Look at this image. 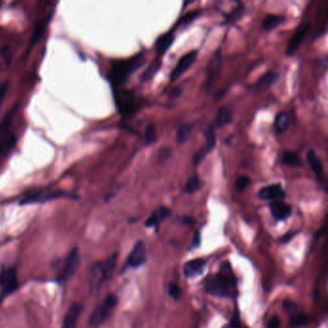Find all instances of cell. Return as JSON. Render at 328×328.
Here are the masks:
<instances>
[{"label":"cell","instance_id":"ba28073f","mask_svg":"<svg viewBox=\"0 0 328 328\" xmlns=\"http://www.w3.org/2000/svg\"><path fill=\"white\" fill-rule=\"evenodd\" d=\"M1 297L4 298L16 292L18 289V279L15 268H10L0 274Z\"/></svg>","mask_w":328,"mask_h":328},{"label":"cell","instance_id":"4316f807","mask_svg":"<svg viewBox=\"0 0 328 328\" xmlns=\"http://www.w3.org/2000/svg\"><path fill=\"white\" fill-rule=\"evenodd\" d=\"M282 161H283V164L293 166V167L301 166V164H302V161H301L300 157L296 153L292 152V151H285L282 156Z\"/></svg>","mask_w":328,"mask_h":328},{"label":"cell","instance_id":"5bb4252c","mask_svg":"<svg viewBox=\"0 0 328 328\" xmlns=\"http://www.w3.org/2000/svg\"><path fill=\"white\" fill-rule=\"evenodd\" d=\"M272 215L276 220L288 219L292 214V207L284 201H273L270 204Z\"/></svg>","mask_w":328,"mask_h":328},{"label":"cell","instance_id":"4fadbf2b","mask_svg":"<svg viewBox=\"0 0 328 328\" xmlns=\"http://www.w3.org/2000/svg\"><path fill=\"white\" fill-rule=\"evenodd\" d=\"M283 306L284 309L290 315V321L293 327L299 328L307 323V317L302 313H300L298 310V307L294 303H292V301L289 300L284 301Z\"/></svg>","mask_w":328,"mask_h":328},{"label":"cell","instance_id":"7402d4cb","mask_svg":"<svg viewBox=\"0 0 328 328\" xmlns=\"http://www.w3.org/2000/svg\"><path fill=\"white\" fill-rule=\"evenodd\" d=\"M307 162L310 165L312 171L319 177L322 178L323 173H324V166L322 164V161L320 158L317 156L314 150H309L307 153Z\"/></svg>","mask_w":328,"mask_h":328},{"label":"cell","instance_id":"74e56055","mask_svg":"<svg viewBox=\"0 0 328 328\" xmlns=\"http://www.w3.org/2000/svg\"><path fill=\"white\" fill-rule=\"evenodd\" d=\"M209 152L206 150V148L203 146L202 148H201L198 152H196L194 158H193V164L194 165H198V164H201V161L206 157V155L208 154Z\"/></svg>","mask_w":328,"mask_h":328},{"label":"cell","instance_id":"8992f818","mask_svg":"<svg viewBox=\"0 0 328 328\" xmlns=\"http://www.w3.org/2000/svg\"><path fill=\"white\" fill-rule=\"evenodd\" d=\"M220 73H221V50L218 49L209 61L206 68L205 88L207 90H211L215 86V84L219 81Z\"/></svg>","mask_w":328,"mask_h":328},{"label":"cell","instance_id":"6da1fadb","mask_svg":"<svg viewBox=\"0 0 328 328\" xmlns=\"http://www.w3.org/2000/svg\"><path fill=\"white\" fill-rule=\"evenodd\" d=\"M205 290L208 293L219 297H231L236 294V277L228 262L222 263L219 267V273L207 280Z\"/></svg>","mask_w":328,"mask_h":328},{"label":"cell","instance_id":"603a6c76","mask_svg":"<svg viewBox=\"0 0 328 328\" xmlns=\"http://www.w3.org/2000/svg\"><path fill=\"white\" fill-rule=\"evenodd\" d=\"M17 139L14 135L6 136L1 139L0 142V162L12 151V149L16 146Z\"/></svg>","mask_w":328,"mask_h":328},{"label":"cell","instance_id":"52a82bcc","mask_svg":"<svg viewBox=\"0 0 328 328\" xmlns=\"http://www.w3.org/2000/svg\"><path fill=\"white\" fill-rule=\"evenodd\" d=\"M80 264V256L77 248H73L67 257L63 268L58 274L57 280L60 283H66L73 277Z\"/></svg>","mask_w":328,"mask_h":328},{"label":"cell","instance_id":"836d02e7","mask_svg":"<svg viewBox=\"0 0 328 328\" xmlns=\"http://www.w3.org/2000/svg\"><path fill=\"white\" fill-rule=\"evenodd\" d=\"M250 182H251V180L249 177H247L246 175H242L238 178L237 181L235 183V187L239 192H244Z\"/></svg>","mask_w":328,"mask_h":328},{"label":"cell","instance_id":"7bdbcfd3","mask_svg":"<svg viewBox=\"0 0 328 328\" xmlns=\"http://www.w3.org/2000/svg\"><path fill=\"white\" fill-rule=\"evenodd\" d=\"M182 221L184 223H186V224H190V225H193V224L196 222L195 219H193V218H191V217H184L182 219Z\"/></svg>","mask_w":328,"mask_h":328},{"label":"cell","instance_id":"d6986e66","mask_svg":"<svg viewBox=\"0 0 328 328\" xmlns=\"http://www.w3.org/2000/svg\"><path fill=\"white\" fill-rule=\"evenodd\" d=\"M308 30H309V25L304 26V27L300 28L299 30H297L295 32V34L291 39V41L289 42L288 49H287V54L290 56V55L293 54L297 50V48L299 47V45L301 44V42L303 41L304 38L306 36Z\"/></svg>","mask_w":328,"mask_h":328},{"label":"cell","instance_id":"5b68a950","mask_svg":"<svg viewBox=\"0 0 328 328\" xmlns=\"http://www.w3.org/2000/svg\"><path fill=\"white\" fill-rule=\"evenodd\" d=\"M118 304V297L117 295L111 293L108 294L105 300L100 304L93 313L91 314L90 318V325L91 327H98L102 325L111 315V313L115 309Z\"/></svg>","mask_w":328,"mask_h":328},{"label":"cell","instance_id":"8d00e7d4","mask_svg":"<svg viewBox=\"0 0 328 328\" xmlns=\"http://www.w3.org/2000/svg\"><path fill=\"white\" fill-rule=\"evenodd\" d=\"M171 153H172L171 148H169L167 146L162 147L159 150V152H158V160H159V162L163 163L164 161H166L171 156Z\"/></svg>","mask_w":328,"mask_h":328},{"label":"cell","instance_id":"7a4b0ae2","mask_svg":"<svg viewBox=\"0 0 328 328\" xmlns=\"http://www.w3.org/2000/svg\"><path fill=\"white\" fill-rule=\"evenodd\" d=\"M146 62V56L138 54L127 60L117 61L112 64L108 78L112 85L120 86L127 80L128 77L140 69Z\"/></svg>","mask_w":328,"mask_h":328},{"label":"cell","instance_id":"484cf974","mask_svg":"<svg viewBox=\"0 0 328 328\" xmlns=\"http://www.w3.org/2000/svg\"><path fill=\"white\" fill-rule=\"evenodd\" d=\"M192 130H193V124H183L178 128L176 132V142L178 145H182L189 140L192 134Z\"/></svg>","mask_w":328,"mask_h":328},{"label":"cell","instance_id":"d4e9b609","mask_svg":"<svg viewBox=\"0 0 328 328\" xmlns=\"http://www.w3.org/2000/svg\"><path fill=\"white\" fill-rule=\"evenodd\" d=\"M285 21V18L282 16H276V15H268L264 18L262 22V26L265 31H271L280 24H282Z\"/></svg>","mask_w":328,"mask_h":328},{"label":"cell","instance_id":"4dcf8cb0","mask_svg":"<svg viewBox=\"0 0 328 328\" xmlns=\"http://www.w3.org/2000/svg\"><path fill=\"white\" fill-rule=\"evenodd\" d=\"M156 129L153 124H148L145 132V141L147 145L153 144L156 141Z\"/></svg>","mask_w":328,"mask_h":328},{"label":"cell","instance_id":"cb8c5ba5","mask_svg":"<svg viewBox=\"0 0 328 328\" xmlns=\"http://www.w3.org/2000/svg\"><path fill=\"white\" fill-rule=\"evenodd\" d=\"M291 123V115L287 112L279 113L274 121V127L278 133L285 132Z\"/></svg>","mask_w":328,"mask_h":328},{"label":"cell","instance_id":"b9f144b4","mask_svg":"<svg viewBox=\"0 0 328 328\" xmlns=\"http://www.w3.org/2000/svg\"><path fill=\"white\" fill-rule=\"evenodd\" d=\"M181 93H182V90H181L180 88H175V89H173V90L171 91V92H170L169 98H170V99H175V98H177Z\"/></svg>","mask_w":328,"mask_h":328},{"label":"cell","instance_id":"ac0fdd59","mask_svg":"<svg viewBox=\"0 0 328 328\" xmlns=\"http://www.w3.org/2000/svg\"><path fill=\"white\" fill-rule=\"evenodd\" d=\"M169 215H170V210L167 207H164V206L158 207L147 218L145 225H146V227H156V228H158V226L160 225V223L165 218H167Z\"/></svg>","mask_w":328,"mask_h":328},{"label":"cell","instance_id":"9c48e42d","mask_svg":"<svg viewBox=\"0 0 328 328\" xmlns=\"http://www.w3.org/2000/svg\"><path fill=\"white\" fill-rule=\"evenodd\" d=\"M70 197L66 193L62 191H40L34 193L32 195L27 196L24 198L22 201H20L21 205H26V204H37V203H43L46 201H54L58 199L62 198H67Z\"/></svg>","mask_w":328,"mask_h":328},{"label":"cell","instance_id":"ee69618b","mask_svg":"<svg viewBox=\"0 0 328 328\" xmlns=\"http://www.w3.org/2000/svg\"></svg>","mask_w":328,"mask_h":328},{"label":"cell","instance_id":"d6a6232c","mask_svg":"<svg viewBox=\"0 0 328 328\" xmlns=\"http://www.w3.org/2000/svg\"><path fill=\"white\" fill-rule=\"evenodd\" d=\"M244 9H245L244 5L241 4V3H239V5H238L237 7H236V8H235V9H234L229 15L225 16V18H226V22L237 20L238 18L242 16Z\"/></svg>","mask_w":328,"mask_h":328},{"label":"cell","instance_id":"277c9868","mask_svg":"<svg viewBox=\"0 0 328 328\" xmlns=\"http://www.w3.org/2000/svg\"><path fill=\"white\" fill-rule=\"evenodd\" d=\"M117 107L125 119L132 118L139 110V103L136 100L135 94L131 91H117L115 94Z\"/></svg>","mask_w":328,"mask_h":328},{"label":"cell","instance_id":"8fae6325","mask_svg":"<svg viewBox=\"0 0 328 328\" xmlns=\"http://www.w3.org/2000/svg\"><path fill=\"white\" fill-rule=\"evenodd\" d=\"M285 191L283 190L281 184H272L263 187L258 192V197L262 201H283L285 199Z\"/></svg>","mask_w":328,"mask_h":328},{"label":"cell","instance_id":"ffe728a7","mask_svg":"<svg viewBox=\"0 0 328 328\" xmlns=\"http://www.w3.org/2000/svg\"><path fill=\"white\" fill-rule=\"evenodd\" d=\"M233 120V114L231 112V110L226 108V107H222L219 108L217 116L215 118V122L213 123V126L215 127H223L225 125H228L229 123H231Z\"/></svg>","mask_w":328,"mask_h":328},{"label":"cell","instance_id":"ab89813d","mask_svg":"<svg viewBox=\"0 0 328 328\" xmlns=\"http://www.w3.org/2000/svg\"><path fill=\"white\" fill-rule=\"evenodd\" d=\"M8 82H4L3 84L0 85V109H1V106L3 104V101H4V98L6 96V93H7V91H8Z\"/></svg>","mask_w":328,"mask_h":328},{"label":"cell","instance_id":"1f68e13d","mask_svg":"<svg viewBox=\"0 0 328 328\" xmlns=\"http://www.w3.org/2000/svg\"><path fill=\"white\" fill-rule=\"evenodd\" d=\"M160 66H161V62L159 61H155L152 65L149 66V68L147 69L146 71V73L143 74V79L144 80H148L150 79L155 73H157L160 69Z\"/></svg>","mask_w":328,"mask_h":328},{"label":"cell","instance_id":"9a60e30c","mask_svg":"<svg viewBox=\"0 0 328 328\" xmlns=\"http://www.w3.org/2000/svg\"><path fill=\"white\" fill-rule=\"evenodd\" d=\"M206 267V261L204 259H195L185 264L183 268V274L187 278H193L202 274Z\"/></svg>","mask_w":328,"mask_h":328},{"label":"cell","instance_id":"f35d334b","mask_svg":"<svg viewBox=\"0 0 328 328\" xmlns=\"http://www.w3.org/2000/svg\"><path fill=\"white\" fill-rule=\"evenodd\" d=\"M43 30H44V25L43 24H39V26L37 27L36 30L34 31V33H33V36H32V38H31V42H30V44H29V46H30V48L36 43L37 41L40 40V38L41 37V35H42V33H43Z\"/></svg>","mask_w":328,"mask_h":328},{"label":"cell","instance_id":"3957f363","mask_svg":"<svg viewBox=\"0 0 328 328\" xmlns=\"http://www.w3.org/2000/svg\"><path fill=\"white\" fill-rule=\"evenodd\" d=\"M118 260V254L115 253L104 261L96 263L92 266L91 275L93 285L99 286L103 282H106L111 279L113 273L115 271Z\"/></svg>","mask_w":328,"mask_h":328},{"label":"cell","instance_id":"f546056e","mask_svg":"<svg viewBox=\"0 0 328 328\" xmlns=\"http://www.w3.org/2000/svg\"><path fill=\"white\" fill-rule=\"evenodd\" d=\"M205 138H206V145L204 147L206 148V150L208 152H210L211 150L214 149V147L216 146V132H215V128L213 125L209 126L208 129L204 132Z\"/></svg>","mask_w":328,"mask_h":328},{"label":"cell","instance_id":"44dd1931","mask_svg":"<svg viewBox=\"0 0 328 328\" xmlns=\"http://www.w3.org/2000/svg\"><path fill=\"white\" fill-rule=\"evenodd\" d=\"M174 41V36L172 32H168L163 36L158 38L156 41V50L159 57L164 56V53L169 49L172 42Z\"/></svg>","mask_w":328,"mask_h":328},{"label":"cell","instance_id":"30bf717a","mask_svg":"<svg viewBox=\"0 0 328 328\" xmlns=\"http://www.w3.org/2000/svg\"><path fill=\"white\" fill-rule=\"evenodd\" d=\"M197 58H198V51H196V50L188 52L187 54L184 55L170 73V80L175 81L179 77H181L183 74L195 64Z\"/></svg>","mask_w":328,"mask_h":328},{"label":"cell","instance_id":"d590c367","mask_svg":"<svg viewBox=\"0 0 328 328\" xmlns=\"http://www.w3.org/2000/svg\"><path fill=\"white\" fill-rule=\"evenodd\" d=\"M200 15H201V13H200L199 11H192V12L186 14V15L180 19L179 23L182 24V25L190 24V23L193 22L195 19H197V18H199Z\"/></svg>","mask_w":328,"mask_h":328},{"label":"cell","instance_id":"f1b7e54d","mask_svg":"<svg viewBox=\"0 0 328 328\" xmlns=\"http://www.w3.org/2000/svg\"><path fill=\"white\" fill-rule=\"evenodd\" d=\"M16 111V108L14 107V109L10 113H8L6 115V117L3 119V121L0 123V139H3L4 137L7 136V132L9 131V128L12 124L13 122V117H14V113Z\"/></svg>","mask_w":328,"mask_h":328},{"label":"cell","instance_id":"60d3db41","mask_svg":"<svg viewBox=\"0 0 328 328\" xmlns=\"http://www.w3.org/2000/svg\"><path fill=\"white\" fill-rule=\"evenodd\" d=\"M280 326H281V323H280V320L278 317H273L271 319V321L269 322L268 324V328H280Z\"/></svg>","mask_w":328,"mask_h":328},{"label":"cell","instance_id":"e575fe53","mask_svg":"<svg viewBox=\"0 0 328 328\" xmlns=\"http://www.w3.org/2000/svg\"><path fill=\"white\" fill-rule=\"evenodd\" d=\"M167 292L170 295V297L174 298V299H178L181 296L182 291L180 289V287L175 284V283H169L167 286Z\"/></svg>","mask_w":328,"mask_h":328},{"label":"cell","instance_id":"2e32d148","mask_svg":"<svg viewBox=\"0 0 328 328\" xmlns=\"http://www.w3.org/2000/svg\"><path fill=\"white\" fill-rule=\"evenodd\" d=\"M83 312V306L80 303H74L67 312L62 328H75L78 319Z\"/></svg>","mask_w":328,"mask_h":328},{"label":"cell","instance_id":"83f0119b","mask_svg":"<svg viewBox=\"0 0 328 328\" xmlns=\"http://www.w3.org/2000/svg\"><path fill=\"white\" fill-rule=\"evenodd\" d=\"M200 189H201V181H200L199 176L196 174L188 179V181L184 187V192L186 194L193 195V194L197 193Z\"/></svg>","mask_w":328,"mask_h":328},{"label":"cell","instance_id":"e0dca14e","mask_svg":"<svg viewBox=\"0 0 328 328\" xmlns=\"http://www.w3.org/2000/svg\"><path fill=\"white\" fill-rule=\"evenodd\" d=\"M278 76L279 75L277 73H274V72H269V73H265L256 82L253 91H254L256 94H259V93H262V92L269 90L277 81Z\"/></svg>","mask_w":328,"mask_h":328},{"label":"cell","instance_id":"7c38bea8","mask_svg":"<svg viewBox=\"0 0 328 328\" xmlns=\"http://www.w3.org/2000/svg\"><path fill=\"white\" fill-rule=\"evenodd\" d=\"M146 260V246L145 243L139 241L131 250L130 254L128 255L126 265L130 268L136 269L141 267L145 264Z\"/></svg>","mask_w":328,"mask_h":328}]
</instances>
